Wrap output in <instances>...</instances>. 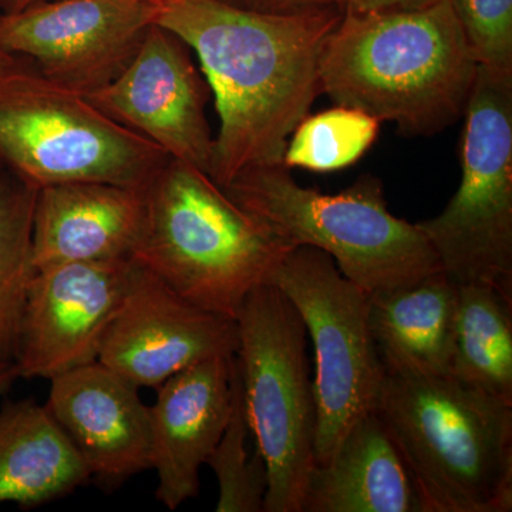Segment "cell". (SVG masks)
I'll list each match as a JSON object with an SVG mask.
<instances>
[{
    "instance_id": "obj_1",
    "label": "cell",
    "mask_w": 512,
    "mask_h": 512,
    "mask_svg": "<svg viewBox=\"0 0 512 512\" xmlns=\"http://www.w3.org/2000/svg\"><path fill=\"white\" fill-rule=\"evenodd\" d=\"M338 8L262 12L227 0H168L156 25L195 50L220 130L210 177L221 188L252 165L282 164L320 87V60Z\"/></svg>"
},
{
    "instance_id": "obj_2",
    "label": "cell",
    "mask_w": 512,
    "mask_h": 512,
    "mask_svg": "<svg viewBox=\"0 0 512 512\" xmlns=\"http://www.w3.org/2000/svg\"><path fill=\"white\" fill-rule=\"evenodd\" d=\"M478 64L450 0L421 9L343 10L320 60L336 106L434 136L464 117Z\"/></svg>"
},
{
    "instance_id": "obj_3",
    "label": "cell",
    "mask_w": 512,
    "mask_h": 512,
    "mask_svg": "<svg viewBox=\"0 0 512 512\" xmlns=\"http://www.w3.org/2000/svg\"><path fill=\"white\" fill-rule=\"evenodd\" d=\"M375 413L424 512L512 510V404L453 375L384 369Z\"/></svg>"
},
{
    "instance_id": "obj_4",
    "label": "cell",
    "mask_w": 512,
    "mask_h": 512,
    "mask_svg": "<svg viewBox=\"0 0 512 512\" xmlns=\"http://www.w3.org/2000/svg\"><path fill=\"white\" fill-rule=\"evenodd\" d=\"M133 258L205 311L237 319L295 248L194 165L168 158L143 188Z\"/></svg>"
},
{
    "instance_id": "obj_5",
    "label": "cell",
    "mask_w": 512,
    "mask_h": 512,
    "mask_svg": "<svg viewBox=\"0 0 512 512\" xmlns=\"http://www.w3.org/2000/svg\"><path fill=\"white\" fill-rule=\"evenodd\" d=\"M222 190L295 247L328 254L369 295L441 271L426 235L389 211L382 181L372 175L323 194L302 187L284 164L252 165Z\"/></svg>"
},
{
    "instance_id": "obj_6",
    "label": "cell",
    "mask_w": 512,
    "mask_h": 512,
    "mask_svg": "<svg viewBox=\"0 0 512 512\" xmlns=\"http://www.w3.org/2000/svg\"><path fill=\"white\" fill-rule=\"evenodd\" d=\"M235 320V363L249 431L268 471L264 512H302L316 436L305 323L272 284L249 293Z\"/></svg>"
},
{
    "instance_id": "obj_7",
    "label": "cell",
    "mask_w": 512,
    "mask_h": 512,
    "mask_svg": "<svg viewBox=\"0 0 512 512\" xmlns=\"http://www.w3.org/2000/svg\"><path fill=\"white\" fill-rule=\"evenodd\" d=\"M168 158L33 66L0 79V161L37 188L109 183L143 190Z\"/></svg>"
},
{
    "instance_id": "obj_8",
    "label": "cell",
    "mask_w": 512,
    "mask_h": 512,
    "mask_svg": "<svg viewBox=\"0 0 512 512\" xmlns=\"http://www.w3.org/2000/svg\"><path fill=\"white\" fill-rule=\"evenodd\" d=\"M464 117L458 190L416 224L456 284L512 295V73L478 66Z\"/></svg>"
},
{
    "instance_id": "obj_9",
    "label": "cell",
    "mask_w": 512,
    "mask_h": 512,
    "mask_svg": "<svg viewBox=\"0 0 512 512\" xmlns=\"http://www.w3.org/2000/svg\"><path fill=\"white\" fill-rule=\"evenodd\" d=\"M299 312L315 349V464L328 463L343 436L375 410L384 366L369 325V293L323 251L295 247L272 276Z\"/></svg>"
},
{
    "instance_id": "obj_10",
    "label": "cell",
    "mask_w": 512,
    "mask_h": 512,
    "mask_svg": "<svg viewBox=\"0 0 512 512\" xmlns=\"http://www.w3.org/2000/svg\"><path fill=\"white\" fill-rule=\"evenodd\" d=\"M158 8L134 0H49L0 15V50L86 97L113 82L140 50Z\"/></svg>"
},
{
    "instance_id": "obj_11",
    "label": "cell",
    "mask_w": 512,
    "mask_h": 512,
    "mask_svg": "<svg viewBox=\"0 0 512 512\" xmlns=\"http://www.w3.org/2000/svg\"><path fill=\"white\" fill-rule=\"evenodd\" d=\"M138 271L134 258L37 269L20 330L19 376L52 380L96 362Z\"/></svg>"
},
{
    "instance_id": "obj_12",
    "label": "cell",
    "mask_w": 512,
    "mask_h": 512,
    "mask_svg": "<svg viewBox=\"0 0 512 512\" xmlns=\"http://www.w3.org/2000/svg\"><path fill=\"white\" fill-rule=\"evenodd\" d=\"M208 93L188 46L154 23L126 69L86 99L168 157L210 175L214 138L205 117Z\"/></svg>"
},
{
    "instance_id": "obj_13",
    "label": "cell",
    "mask_w": 512,
    "mask_h": 512,
    "mask_svg": "<svg viewBox=\"0 0 512 512\" xmlns=\"http://www.w3.org/2000/svg\"><path fill=\"white\" fill-rule=\"evenodd\" d=\"M237 320L188 302L140 264L97 362L128 382L157 389L171 376L218 356H234Z\"/></svg>"
},
{
    "instance_id": "obj_14",
    "label": "cell",
    "mask_w": 512,
    "mask_h": 512,
    "mask_svg": "<svg viewBox=\"0 0 512 512\" xmlns=\"http://www.w3.org/2000/svg\"><path fill=\"white\" fill-rule=\"evenodd\" d=\"M49 382L46 410L92 477L117 485L153 468L150 406L136 384L97 360Z\"/></svg>"
},
{
    "instance_id": "obj_15",
    "label": "cell",
    "mask_w": 512,
    "mask_h": 512,
    "mask_svg": "<svg viewBox=\"0 0 512 512\" xmlns=\"http://www.w3.org/2000/svg\"><path fill=\"white\" fill-rule=\"evenodd\" d=\"M234 356L205 360L157 387L150 406L156 498L175 511L200 493L207 464L229 420L234 394Z\"/></svg>"
},
{
    "instance_id": "obj_16",
    "label": "cell",
    "mask_w": 512,
    "mask_h": 512,
    "mask_svg": "<svg viewBox=\"0 0 512 512\" xmlns=\"http://www.w3.org/2000/svg\"><path fill=\"white\" fill-rule=\"evenodd\" d=\"M144 220L141 188L64 183L37 190L32 256L37 269L133 258Z\"/></svg>"
},
{
    "instance_id": "obj_17",
    "label": "cell",
    "mask_w": 512,
    "mask_h": 512,
    "mask_svg": "<svg viewBox=\"0 0 512 512\" xmlns=\"http://www.w3.org/2000/svg\"><path fill=\"white\" fill-rule=\"evenodd\" d=\"M302 512H424L375 410L350 427L328 463L313 466Z\"/></svg>"
},
{
    "instance_id": "obj_18",
    "label": "cell",
    "mask_w": 512,
    "mask_h": 512,
    "mask_svg": "<svg viewBox=\"0 0 512 512\" xmlns=\"http://www.w3.org/2000/svg\"><path fill=\"white\" fill-rule=\"evenodd\" d=\"M457 284L443 271L369 295V325L384 369L451 375Z\"/></svg>"
},
{
    "instance_id": "obj_19",
    "label": "cell",
    "mask_w": 512,
    "mask_h": 512,
    "mask_svg": "<svg viewBox=\"0 0 512 512\" xmlns=\"http://www.w3.org/2000/svg\"><path fill=\"white\" fill-rule=\"evenodd\" d=\"M89 468L47 412L32 399L0 407V505L40 507L72 494Z\"/></svg>"
},
{
    "instance_id": "obj_20",
    "label": "cell",
    "mask_w": 512,
    "mask_h": 512,
    "mask_svg": "<svg viewBox=\"0 0 512 512\" xmlns=\"http://www.w3.org/2000/svg\"><path fill=\"white\" fill-rule=\"evenodd\" d=\"M451 375L512 404V295L490 284H457Z\"/></svg>"
},
{
    "instance_id": "obj_21",
    "label": "cell",
    "mask_w": 512,
    "mask_h": 512,
    "mask_svg": "<svg viewBox=\"0 0 512 512\" xmlns=\"http://www.w3.org/2000/svg\"><path fill=\"white\" fill-rule=\"evenodd\" d=\"M37 190L8 168L0 171V365L15 363L30 282Z\"/></svg>"
},
{
    "instance_id": "obj_22",
    "label": "cell",
    "mask_w": 512,
    "mask_h": 512,
    "mask_svg": "<svg viewBox=\"0 0 512 512\" xmlns=\"http://www.w3.org/2000/svg\"><path fill=\"white\" fill-rule=\"evenodd\" d=\"M380 123L363 111L342 106L306 116L289 137L282 164L289 170L316 173L350 167L373 146Z\"/></svg>"
},
{
    "instance_id": "obj_23",
    "label": "cell",
    "mask_w": 512,
    "mask_h": 512,
    "mask_svg": "<svg viewBox=\"0 0 512 512\" xmlns=\"http://www.w3.org/2000/svg\"><path fill=\"white\" fill-rule=\"evenodd\" d=\"M248 434L241 379L235 363L231 414L220 441L207 460V466L212 468L218 481L217 512L264 511L268 471L258 448L249 456Z\"/></svg>"
},
{
    "instance_id": "obj_24",
    "label": "cell",
    "mask_w": 512,
    "mask_h": 512,
    "mask_svg": "<svg viewBox=\"0 0 512 512\" xmlns=\"http://www.w3.org/2000/svg\"><path fill=\"white\" fill-rule=\"evenodd\" d=\"M478 66L512 73V0H450Z\"/></svg>"
},
{
    "instance_id": "obj_25",
    "label": "cell",
    "mask_w": 512,
    "mask_h": 512,
    "mask_svg": "<svg viewBox=\"0 0 512 512\" xmlns=\"http://www.w3.org/2000/svg\"><path fill=\"white\" fill-rule=\"evenodd\" d=\"M247 8L274 13L328 8L345 10V0H247Z\"/></svg>"
},
{
    "instance_id": "obj_26",
    "label": "cell",
    "mask_w": 512,
    "mask_h": 512,
    "mask_svg": "<svg viewBox=\"0 0 512 512\" xmlns=\"http://www.w3.org/2000/svg\"><path fill=\"white\" fill-rule=\"evenodd\" d=\"M439 2L441 0H345V10L372 12V10L421 9Z\"/></svg>"
},
{
    "instance_id": "obj_27",
    "label": "cell",
    "mask_w": 512,
    "mask_h": 512,
    "mask_svg": "<svg viewBox=\"0 0 512 512\" xmlns=\"http://www.w3.org/2000/svg\"><path fill=\"white\" fill-rule=\"evenodd\" d=\"M32 66L33 64L30 63L29 60L23 59V57L9 55V53L0 50V79Z\"/></svg>"
},
{
    "instance_id": "obj_28",
    "label": "cell",
    "mask_w": 512,
    "mask_h": 512,
    "mask_svg": "<svg viewBox=\"0 0 512 512\" xmlns=\"http://www.w3.org/2000/svg\"><path fill=\"white\" fill-rule=\"evenodd\" d=\"M18 379H20L19 370L15 363L0 365V396L8 393Z\"/></svg>"
},
{
    "instance_id": "obj_29",
    "label": "cell",
    "mask_w": 512,
    "mask_h": 512,
    "mask_svg": "<svg viewBox=\"0 0 512 512\" xmlns=\"http://www.w3.org/2000/svg\"><path fill=\"white\" fill-rule=\"evenodd\" d=\"M42 2H49V0H2L0 15H3V13L19 12V10L29 8V6Z\"/></svg>"
},
{
    "instance_id": "obj_30",
    "label": "cell",
    "mask_w": 512,
    "mask_h": 512,
    "mask_svg": "<svg viewBox=\"0 0 512 512\" xmlns=\"http://www.w3.org/2000/svg\"><path fill=\"white\" fill-rule=\"evenodd\" d=\"M134 2L147 3V5L156 6V8H161V6L165 5L168 0H134Z\"/></svg>"
},
{
    "instance_id": "obj_31",
    "label": "cell",
    "mask_w": 512,
    "mask_h": 512,
    "mask_svg": "<svg viewBox=\"0 0 512 512\" xmlns=\"http://www.w3.org/2000/svg\"><path fill=\"white\" fill-rule=\"evenodd\" d=\"M229 3H235V5L247 6V0H227Z\"/></svg>"
},
{
    "instance_id": "obj_32",
    "label": "cell",
    "mask_w": 512,
    "mask_h": 512,
    "mask_svg": "<svg viewBox=\"0 0 512 512\" xmlns=\"http://www.w3.org/2000/svg\"><path fill=\"white\" fill-rule=\"evenodd\" d=\"M3 168H5V165H3L2 161H0V171H2Z\"/></svg>"
},
{
    "instance_id": "obj_33",
    "label": "cell",
    "mask_w": 512,
    "mask_h": 512,
    "mask_svg": "<svg viewBox=\"0 0 512 512\" xmlns=\"http://www.w3.org/2000/svg\"><path fill=\"white\" fill-rule=\"evenodd\" d=\"M0 5H2V0H0Z\"/></svg>"
}]
</instances>
